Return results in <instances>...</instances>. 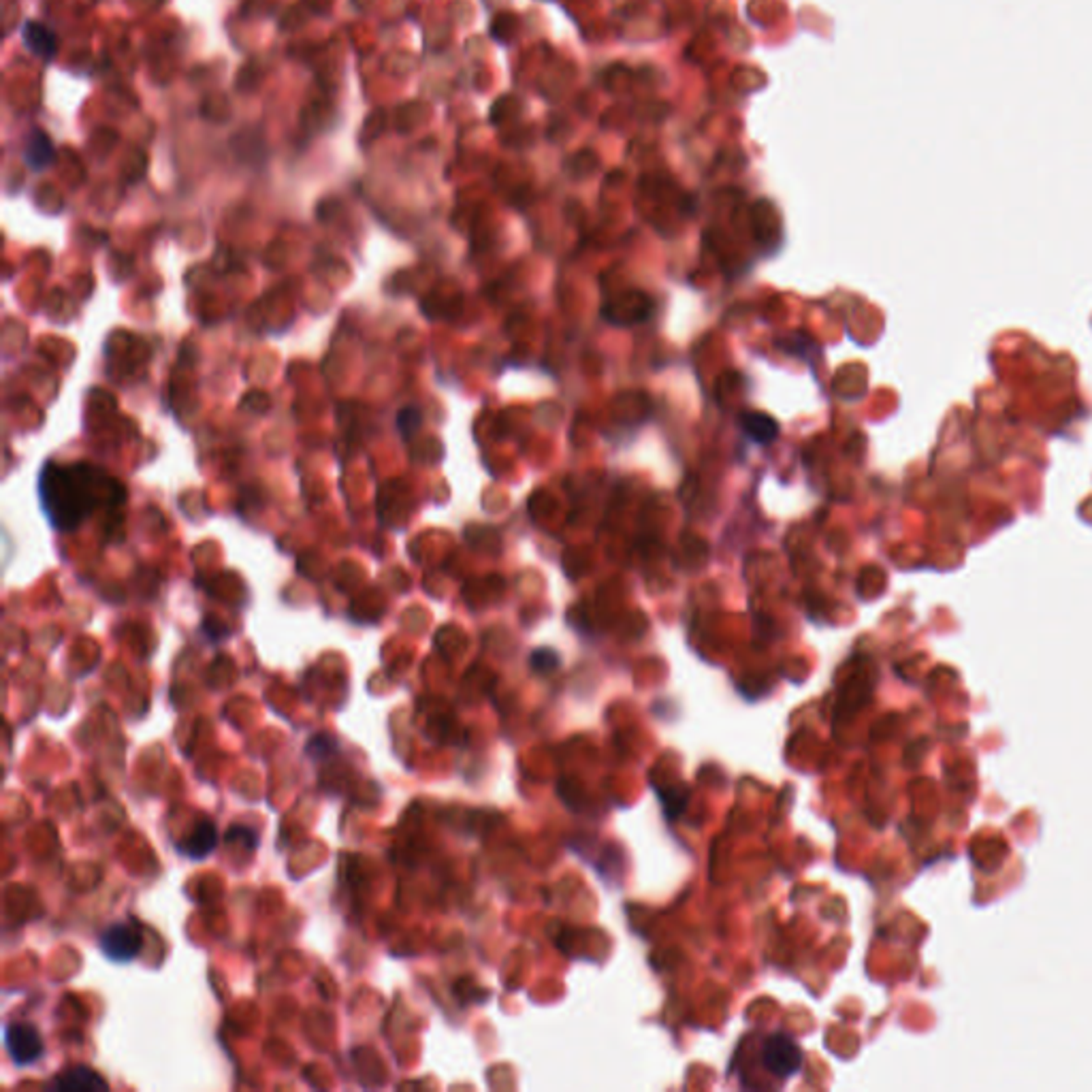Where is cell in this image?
Listing matches in <instances>:
<instances>
[{
  "mask_svg": "<svg viewBox=\"0 0 1092 1092\" xmlns=\"http://www.w3.org/2000/svg\"><path fill=\"white\" fill-rule=\"evenodd\" d=\"M215 845H218V828H215L210 819H201L199 824H194V828L190 832L186 834L184 843H179V852L186 853L188 858H205V855H210Z\"/></svg>",
  "mask_w": 1092,
  "mask_h": 1092,
  "instance_id": "8992f818",
  "label": "cell"
},
{
  "mask_svg": "<svg viewBox=\"0 0 1092 1092\" xmlns=\"http://www.w3.org/2000/svg\"><path fill=\"white\" fill-rule=\"evenodd\" d=\"M141 948V933H139L133 924H111V926L103 930L101 935L103 954L109 960H114V963H130V960H135L139 956Z\"/></svg>",
  "mask_w": 1092,
  "mask_h": 1092,
  "instance_id": "3957f363",
  "label": "cell"
},
{
  "mask_svg": "<svg viewBox=\"0 0 1092 1092\" xmlns=\"http://www.w3.org/2000/svg\"><path fill=\"white\" fill-rule=\"evenodd\" d=\"M741 427L745 429L749 440L755 444H770L777 440L779 425L773 416L767 412H745L741 416Z\"/></svg>",
  "mask_w": 1092,
  "mask_h": 1092,
  "instance_id": "52a82bcc",
  "label": "cell"
},
{
  "mask_svg": "<svg viewBox=\"0 0 1092 1092\" xmlns=\"http://www.w3.org/2000/svg\"><path fill=\"white\" fill-rule=\"evenodd\" d=\"M803 1049L798 1041L788 1033L768 1035L762 1046V1067L775 1077H791L803 1067Z\"/></svg>",
  "mask_w": 1092,
  "mask_h": 1092,
  "instance_id": "7a4b0ae2",
  "label": "cell"
},
{
  "mask_svg": "<svg viewBox=\"0 0 1092 1092\" xmlns=\"http://www.w3.org/2000/svg\"><path fill=\"white\" fill-rule=\"evenodd\" d=\"M558 664H559V656L551 649H535L532 653V666H534L535 672L548 674L558 668Z\"/></svg>",
  "mask_w": 1092,
  "mask_h": 1092,
  "instance_id": "8fae6325",
  "label": "cell"
},
{
  "mask_svg": "<svg viewBox=\"0 0 1092 1092\" xmlns=\"http://www.w3.org/2000/svg\"><path fill=\"white\" fill-rule=\"evenodd\" d=\"M37 491L47 521L58 532H75L96 510L124 499L122 485L92 463H45Z\"/></svg>",
  "mask_w": 1092,
  "mask_h": 1092,
  "instance_id": "6da1fadb",
  "label": "cell"
},
{
  "mask_svg": "<svg viewBox=\"0 0 1092 1092\" xmlns=\"http://www.w3.org/2000/svg\"><path fill=\"white\" fill-rule=\"evenodd\" d=\"M423 423V416H421V410L419 408H403L401 412L398 414V429L403 437H410L412 434H416Z\"/></svg>",
  "mask_w": 1092,
  "mask_h": 1092,
  "instance_id": "30bf717a",
  "label": "cell"
},
{
  "mask_svg": "<svg viewBox=\"0 0 1092 1092\" xmlns=\"http://www.w3.org/2000/svg\"><path fill=\"white\" fill-rule=\"evenodd\" d=\"M54 160V145L50 139H47L45 133H32L31 139H28V145H26V163L32 166V169H45L47 165H50Z\"/></svg>",
  "mask_w": 1092,
  "mask_h": 1092,
  "instance_id": "9c48e42d",
  "label": "cell"
},
{
  "mask_svg": "<svg viewBox=\"0 0 1092 1092\" xmlns=\"http://www.w3.org/2000/svg\"><path fill=\"white\" fill-rule=\"evenodd\" d=\"M22 34H24L26 47L32 54H37L45 60L54 58L55 50H58V41H55V34L50 31V28L39 24V22H28L24 26Z\"/></svg>",
  "mask_w": 1092,
  "mask_h": 1092,
  "instance_id": "ba28073f",
  "label": "cell"
},
{
  "mask_svg": "<svg viewBox=\"0 0 1092 1092\" xmlns=\"http://www.w3.org/2000/svg\"><path fill=\"white\" fill-rule=\"evenodd\" d=\"M47 1088L55 1092H101L109 1090V1084L94 1069L71 1067L55 1075V1080Z\"/></svg>",
  "mask_w": 1092,
  "mask_h": 1092,
  "instance_id": "5b68a950",
  "label": "cell"
},
{
  "mask_svg": "<svg viewBox=\"0 0 1092 1092\" xmlns=\"http://www.w3.org/2000/svg\"><path fill=\"white\" fill-rule=\"evenodd\" d=\"M5 1048L18 1065H32L43 1056V1041L31 1025H6Z\"/></svg>",
  "mask_w": 1092,
  "mask_h": 1092,
  "instance_id": "277c9868",
  "label": "cell"
}]
</instances>
